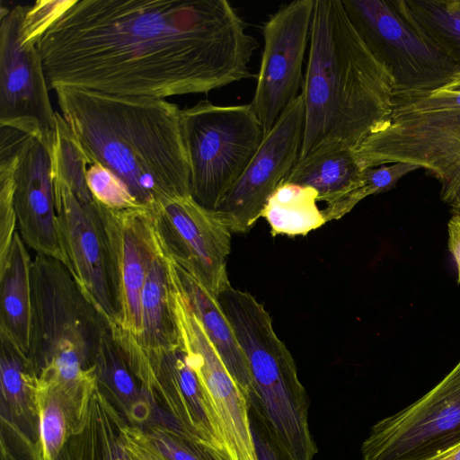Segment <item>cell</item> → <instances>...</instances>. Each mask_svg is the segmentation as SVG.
Returning a JSON list of instances; mask_svg holds the SVG:
<instances>
[{"label":"cell","mask_w":460,"mask_h":460,"mask_svg":"<svg viewBox=\"0 0 460 460\" xmlns=\"http://www.w3.org/2000/svg\"><path fill=\"white\" fill-rule=\"evenodd\" d=\"M49 88L158 99L252 77L257 40L226 0H50L26 6Z\"/></svg>","instance_id":"1"},{"label":"cell","mask_w":460,"mask_h":460,"mask_svg":"<svg viewBox=\"0 0 460 460\" xmlns=\"http://www.w3.org/2000/svg\"><path fill=\"white\" fill-rule=\"evenodd\" d=\"M54 91L89 164L109 169L142 206L190 195L178 105L75 87Z\"/></svg>","instance_id":"2"},{"label":"cell","mask_w":460,"mask_h":460,"mask_svg":"<svg viewBox=\"0 0 460 460\" xmlns=\"http://www.w3.org/2000/svg\"><path fill=\"white\" fill-rule=\"evenodd\" d=\"M308 50L299 158L336 142L355 149L390 118L393 75L360 38L341 0L314 1Z\"/></svg>","instance_id":"3"},{"label":"cell","mask_w":460,"mask_h":460,"mask_svg":"<svg viewBox=\"0 0 460 460\" xmlns=\"http://www.w3.org/2000/svg\"><path fill=\"white\" fill-rule=\"evenodd\" d=\"M217 301L249 365L250 412L289 460H313L317 447L309 429L307 394L269 312L252 295L231 285Z\"/></svg>","instance_id":"4"},{"label":"cell","mask_w":460,"mask_h":460,"mask_svg":"<svg viewBox=\"0 0 460 460\" xmlns=\"http://www.w3.org/2000/svg\"><path fill=\"white\" fill-rule=\"evenodd\" d=\"M32 315L27 358L34 376L94 367L108 322L84 297L66 265L36 254L31 263Z\"/></svg>","instance_id":"5"},{"label":"cell","mask_w":460,"mask_h":460,"mask_svg":"<svg viewBox=\"0 0 460 460\" xmlns=\"http://www.w3.org/2000/svg\"><path fill=\"white\" fill-rule=\"evenodd\" d=\"M190 164V196L215 210L259 148L264 131L251 103L221 106L208 101L181 110Z\"/></svg>","instance_id":"6"},{"label":"cell","mask_w":460,"mask_h":460,"mask_svg":"<svg viewBox=\"0 0 460 460\" xmlns=\"http://www.w3.org/2000/svg\"><path fill=\"white\" fill-rule=\"evenodd\" d=\"M362 169L394 163L426 169L440 198L460 213V110L391 117L355 148Z\"/></svg>","instance_id":"7"},{"label":"cell","mask_w":460,"mask_h":460,"mask_svg":"<svg viewBox=\"0 0 460 460\" xmlns=\"http://www.w3.org/2000/svg\"><path fill=\"white\" fill-rule=\"evenodd\" d=\"M460 444V361L429 392L370 429L363 460H428Z\"/></svg>","instance_id":"8"},{"label":"cell","mask_w":460,"mask_h":460,"mask_svg":"<svg viewBox=\"0 0 460 460\" xmlns=\"http://www.w3.org/2000/svg\"><path fill=\"white\" fill-rule=\"evenodd\" d=\"M341 3L365 44L390 69L394 90L433 89L460 70L407 21L394 0Z\"/></svg>","instance_id":"9"},{"label":"cell","mask_w":460,"mask_h":460,"mask_svg":"<svg viewBox=\"0 0 460 460\" xmlns=\"http://www.w3.org/2000/svg\"><path fill=\"white\" fill-rule=\"evenodd\" d=\"M25 6L0 7V126L52 146L55 113L36 43L22 31Z\"/></svg>","instance_id":"10"},{"label":"cell","mask_w":460,"mask_h":460,"mask_svg":"<svg viewBox=\"0 0 460 460\" xmlns=\"http://www.w3.org/2000/svg\"><path fill=\"white\" fill-rule=\"evenodd\" d=\"M97 203L102 224L116 322L134 336L142 332L141 293L155 260L166 252L154 208L111 209Z\"/></svg>","instance_id":"11"},{"label":"cell","mask_w":460,"mask_h":460,"mask_svg":"<svg viewBox=\"0 0 460 460\" xmlns=\"http://www.w3.org/2000/svg\"><path fill=\"white\" fill-rule=\"evenodd\" d=\"M304 123L305 104L300 93L264 136L242 175L215 209L232 233L249 231L261 217L269 198L299 158Z\"/></svg>","instance_id":"12"},{"label":"cell","mask_w":460,"mask_h":460,"mask_svg":"<svg viewBox=\"0 0 460 460\" xmlns=\"http://www.w3.org/2000/svg\"><path fill=\"white\" fill-rule=\"evenodd\" d=\"M314 1H292L281 6L263 26V50L254 95L250 103L264 135L286 107L300 94Z\"/></svg>","instance_id":"13"},{"label":"cell","mask_w":460,"mask_h":460,"mask_svg":"<svg viewBox=\"0 0 460 460\" xmlns=\"http://www.w3.org/2000/svg\"><path fill=\"white\" fill-rule=\"evenodd\" d=\"M173 301L180 344L212 404L229 460H258L247 398L226 369L178 284Z\"/></svg>","instance_id":"14"},{"label":"cell","mask_w":460,"mask_h":460,"mask_svg":"<svg viewBox=\"0 0 460 460\" xmlns=\"http://www.w3.org/2000/svg\"><path fill=\"white\" fill-rule=\"evenodd\" d=\"M166 252L215 296L230 284L226 261L232 232L215 210L190 195L164 199L154 208Z\"/></svg>","instance_id":"15"},{"label":"cell","mask_w":460,"mask_h":460,"mask_svg":"<svg viewBox=\"0 0 460 460\" xmlns=\"http://www.w3.org/2000/svg\"><path fill=\"white\" fill-rule=\"evenodd\" d=\"M58 234L64 264L84 297L102 316L116 322L102 220L96 201L78 198L53 179Z\"/></svg>","instance_id":"16"},{"label":"cell","mask_w":460,"mask_h":460,"mask_svg":"<svg viewBox=\"0 0 460 460\" xmlns=\"http://www.w3.org/2000/svg\"><path fill=\"white\" fill-rule=\"evenodd\" d=\"M145 352L152 402L165 406L172 426L185 437L228 458L212 404L181 346Z\"/></svg>","instance_id":"17"},{"label":"cell","mask_w":460,"mask_h":460,"mask_svg":"<svg viewBox=\"0 0 460 460\" xmlns=\"http://www.w3.org/2000/svg\"><path fill=\"white\" fill-rule=\"evenodd\" d=\"M51 147L31 137L14 173L13 202L19 233L36 254L64 263L57 224Z\"/></svg>","instance_id":"18"},{"label":"cell","mask_w":460,"mask_h":460,"mask_svg":"<svg viewBox=\"0 0 460 460\" xmlns=\"http://www.w3.org/2000/svg\"><path fill=\"white\" fill-rule=\"evenodd\" d=\"M362 171L355 149L336 142L298 158L282 183L315 190L318 201L326 203L322 213L328 222L341 218L361 201L358 189Z\"/></svg>","instance_id":"19"},{"label":"cell","mask_w":460,"mask_h":460,"mask_svg":"<svg viewBox=\"0 0 460 460\" xmlns=\"http://www.w3.org/2000/svg\"><path fill=\"white\" fill-rule=\"evenodd\" d=\"M174 264L181 291L200 322L226 369L249 402L252 392L249 365L217 296L192 275L175 262Z\"/></svg>","instance_id":"20"},{"label":"cell","mask_w":460,"mask_h":460,"mask_svg":"<svg viewBox=\"0 0 460 460\" xmlns=\"http://www.w3.org/2000/svg\"><path fill=\"white\" fill-rule=\"evenodd\" d=\"M31 263L27 245L17 231L6 260L0 265V334L26 355L32 315Z\"/></svg>","instance_id":"21"},{"label":"cell","mask_w":460,"mask_h":460,"mask_svg":"<svg viewBox=\"0 0 460 460\" xmlns=\"http://www.w3.org/2000/svg\"><path fill=\"white\" fill-rule=\"evenodd\" d=\"M175 265L164 252L154 261L141 293L142 332L135 336L146 351L179 347L180 337L174 313Z\"/></svg>","instance_id":"22"},{"label":"cell","mask_w":460,"mask_h":460,"mask_svg":"<svg viewBox=\"0 0 460 460\" xmlns=\"http://www.w3.org/2000/svg\"><path fill=\"white\" fill-rule=\"evenodd\" d=\"M124 421L97 383L83 425L67 438L55 460H128L120 438Z\"/></svg>","instance_id":"23"},{"label":"cell","mask_w":460,"mask_h":460,"mask_svg":"<svg viewBox=\"0 0 460 460\" xmlns=\"http://www.w3.org/2000/svg\"><path fill=\"white\" fill-rule=\"evenodd\" d=\"M94 366L98 385L105 394L117 402L131 421H147L152 413V401L132 373L110 327L101 338Z\"/></svg>","instance_id":"24"},{"label":"cell","mask_w":460,"mask_h":460,"mask_svg":"<svg viewBox=\"0 0 460 460\" xmlns=\"http://www.w3.org/2000/svg\"><path fill=\"white\" fill-rule=\"evenodd\" d=\"M407 21L460 67V0H394Z\"/></svg>","instance_id":"25"},{"label":"cell","mask_w":460,"mask_h":460,"mask_svg":"<svg viewBox=\"0 0 460 460\" xmlns=\"http://www.w3.org/2000/svg\"><path fill=\"white\" fill-rule=\"evenodd\" d=\"M317 201L313 188L284 182L269 198L261 217L272 235H305L326 223Z\"/></svg>","instance_id":"26"},{"label":"cell","mask_w":460,"mask_h":460,"mask_svg":"<svg viewBox=\"0 0 460 460\" xmlns=\"http://www.w3.org/2000/svg\"><path fill=\"white\" fill-rule=\"evenodd\" d=\"M33 402L38 417L36 460H55L75 432L71 414L60 395L36 376Z\"/></svg>","instance_id":"27"},{"label":"cell","mask_w":460,"mask_h":460,"mask_svg":"<svg viewBox=\"0 0 460 460\" xmlns=\"http://www.w3.org/2000/svg\"><path fill=\"white\" fill-rule=\"evenodd\" d=\"M0 344L1 394L8 413L18 420H26L28 415L38 419L33 402L35 376L27 355L1 334Z\"/></svg>","instance_id":"28"},{"label":"cell","mask_w":460,"mask_h":460,"mask_svg":"<svg viewBox=\"0 0 460 460\" xmlns=\"http://www.w3.org/2000/svg\"><path fill=\"white\" fill-rule=\"evenodd\" d=\"M30 137L10 128L0 129V265L6 260L17 226L13 202L14 173Z\"/></svg>","instance_id":"29"},{"label":"cell","mask_w":460,"mask_h":460,"mask_svg":"<svg viewBox=\"0 0 460 460\" xmlns=\"http://www.w3.org/2000/svg\"><path fill=\"white\" fill-rule=\"evenodd\" d=\"M50 153L53 179L65 182L81 199L93 200L86 181L87 157L66 120L57 111Z\"/></svg>","instance_id":"30"},{"label":"cell","mask_w":460,"mask_h":460,"mask_svg":"<svg viewBox=\"0 0 460 460\" xmlns=\"http://www.w3.org/2000/svg\"><path fill=\"white\" fill-rule=\"evenodd\" d=\"M460 110V70L438 87L420 91L394 90L391 117Z\"/></svg>","instance_id":"31"},{"label":"cell","mask_w":460,"mask_h":460,"mask_svg":"<svg viewBox=\"0 0 460 460\" xmlns=\"http://www.w3.org/2000/svg\"><path fill=\"white\" fill-rule=\"evenodd\" d=\"M146 433L169 460H229L217 451L185 437L172 425L151 423Z\"/></svg>","instance_id":"32"},{"label":"cell","mask_w":460,"mask_h":460,"mask_svg":"<svg viewBox=\"0 0 460 460\" xmlns=\"http://www.w3.org/2000/svg\"><path fill=\"white\" fill-rule=\"evenodd\" d=\"M86 181L93 199L103 207L111 209L145 207L113 172L100 164L88 165Z\"/></svg>","instance_id":"33"},{"label":"cell","mask_w":460,"mask_h":460,"mask_svg":"<svg viewBox=\"0 0 460 460\" xmlns=\"http://www.w3.org/2000/svg\"><path fill=\"white\" fill-rule=\"evenodd\" d=\"M418 169L420 168L415 164L401 162L363 169L358 189L360 200L394 189L403 176Z\"/></svg>","instance_id":"34"},{"label":"cell","mask_w":460,"mask_h":460,"mask_svg":"<svg viewBox=\"0 0 460 460\" xmlns=\"http://www.w3.org/2000/svg\"><path fill=\"white\" fill-rule=\"evenodd\" d=\"M120 438L128 460H169L154 444L146 431L137 426L124 421Z\"/></svg>","instance_id":"35"},{"label":"cell","mask_w":460,"mask_h":460,"mask_svg":"<svg viewBox=\"0 0 460 460\" xmlns=\"http://www.w3.org/2000/svg\"><path fill=\"white\" fill-rule=\"evenodd\" d=\"M250 419L258 460H289L251 412Z\"/></svg>","instance_id":"36"},{"label":"cell","mask_w":460,"mask_h":460,"mask_svg":"<svg viewBox=\"0 0 460 460\" xmlns=\"http://www.w3.org/2000/svg\"><path fill=\"white\" fill-rule=\"evenodd\" d=\"M448 250L457 269V281L460 284V213H453L447 224Z\"/></svg>","instance_id":"37"},{"label":"cell","mask_w":460,"mask_h":460,"mask_svg":"<svg viewBox=\"0 0 460 460\" xmlns=\"http://www.w3.org/2000/svg\"><path fill=\"white\" fill-rule=\"evenodd\" d=\"M428 460H460V444Z\"/></svg>","instance_id":"38"}]
</instances>
